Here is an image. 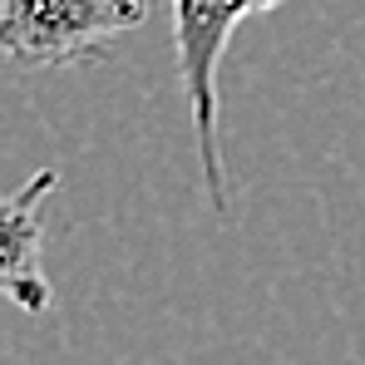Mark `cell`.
Segmentation results:
<instances>
[{"label": "cell", "instance_id": "obj_1", "mask_svg": "<svg viewBox=\"0 0 365 365\" xmlns=\"http://www.w3.org/2000/svg\"><path fill=\"white\" fill-rule=\"evenodd\" d=\"M173 5V50H178V79L187 94V114L197 133V168L202 187L217 212H227L232 178H227V153H222V123H217V64L227 55V40L237 20L252 10L282 5V0H168Z\"/></svg>", "mask_w": 365, "mask_h": 365}, {"label": "cell", "instance_id": "obj_2", "mask_svg": "<svg viewBox=\"0 0 365 365\" xmlns=\"http://www.w3.org/2000/svg\"><path fill=\"white\" fill-rule=\"evenodd\" d=\"M148 0H0V50L25 69H74L138 30Z\"/></svg>", "mask_w": 365, "mask_h": 365}, {"label": "cell", "instance_id": "obj_3", "mask_svg": "<svg viewBox=\"0 0 365 365\" xmlns=\"http://www.w3.org/2000/svg\"><path fill=\"white\" fill-rule=\"evenodd\" d=\"M60 173L55 168H40L35 178H25L0 207V282H5V297L20 306V311H50V277L40 267V252H45V197L55 192Z\"/></svg>", "mask_w": 365, "mask_h": 365}]
</instances>
